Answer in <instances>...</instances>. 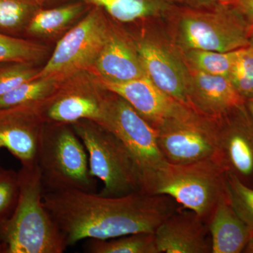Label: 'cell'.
I'll return each mask as SVG.
<instances>
[{
	"instance_id": "obj_34",
	"label": "cell",
	"mask_w": 253,
	"mask_h": 253,
	"mask_svg": "<svg viewBox=\"0 0 253 253\" xmlns=\"http://www.w3.org/2000/svg\"><path fill=\"white\" fill-rule=\"evenodd\" d=\"M249 46L253 49V26L251 27L249 36Z\"/></svg>"
},
{
	"instance_id": "obj_28",
	"label": "cell",
	"mask_w": 253,
	"mask_h": 253,
	"mask_svg": "<svg viewBox=\"0 0 253 253\" xmlns=\"http://www.w3.org/2000/svg\"><path fill=\"white\" fill-rule=\"evenodd\" d=\"M30 63H0V96H2L26 82L36 79L38 71Z\"/></svg>"
},
{
	"instance_id": "obj_27",
	"label": "cell",
	"mask_w": 253,
	"mask_h": 253,
	"mask_svg": "<svg viewBox=\"0 0 253 253\" xmlns=\"http://www.w3.org/2000/svg\"><path fill=\"white\" fill-rule=\"evenodd\" d=\"M41 0H0V28L15 30L26 22Z\"/></svg>"
},
{
	"instance_id": "obj_18",
	"label": "cell",
	"mask_w": 253,
	"mask_h": 253,
	"mask_svg": "<svg viewBox=\"0 0 253 253\" xmlns=\"http://www.w3.org/2000/svg\"><path fill=\"white\" fill-rule=\"evenodd\" d=\"M103 96L86 92H70L46 100L38 105L45 123L73 124L81 120L97 121L101 114Z\"/></svg>"
},
{
	"instance_id": "obj_25",
	"label": "cell",
	"mask_w": 253,
	"mask_h": 253,
	"mask_svg": "<svg viewBox=\"0 0 253 253\" xmlns=\"http://www.w3.org/2000/svg\"><path fill=\"white\" fill-rule=\"evenodd\" d=\"M43 53L44 49L36 43L0 33V63H31Z\"/></svg>"
},
{
	"instance_id": "obj_1",
	"label": "cell",
	"mask_w": 253,
	"mask_h": 253,
	"mask_svg": "<svg viewBox=\"0 0 253 253\" xmlns=\"http://www.w3.org/2000/svg\"><path fill=\"white\" fill-rule=\"evenodd\" d=\"M42 199L67 247L84 239L155 233L179 207L169 196L141 191L121 196L82 191H44Z\"/></svg>"
},
{
	"instance_id": "obj_33",
	"label": "cell",
	"mask_w": 253,
	"mask_h": 253,
	"mask_svg": "<svg viewBox=\"0 0 253 253\" xmlns=\"http://www.w3.org/2000/svg\"><path fill=\"white\" fill-rule=\"evenodd\" d=\"M246 107L249 110L250 113L253 118V99L248 100L246 101Z\"/></svg>"
},
{
	"instance_id": "obj_24",
	"label": "cell",
	"mask_w": 253,
	"mask_h": 253,
	"mask_svg": "<svg viewBox=\"0 0 253 253\" xmlns=\"http://www.w3.org/2000/svg\"><path fill=\"white\" fill-rule=\"evenodd\" d=\"M225 191L236 214L253 232V188L249 187L231 173L226 172Z\"/></svg>"
},
{
	"instance_id": "obj_5",
	"label": "cell",
	"mask_w": 253,
	"mask_h": 253,
	"mask_svg": "<svg viewBox=\"0 0 253 253\" xmlns=\"http://www.w3.org/2000/svg\"><path fill=\"white\" fill-rule=\"evenodd\" d=\"M226 171L214 158L186 164L166 162L144 193L169 196L181 207L208 221L225 193Z\"/></svg>"
},
{
	"instance_id": "obj_17",
	"label": "cell",
	"mask_w": 253,
	"mask_h": 253,
	"mask_svg": "<svg viewBox=\"0 0 253 253\" xmlns=\"http://www.w3.org/2000/svg\"><path fill=\"white\" fill-rule=\"evenodd\" d=\"M211 238V253H244L251 231L236 214L226 191L218 201L208 219Z\"/></svg>"
},
{
	"instance_id": "obj_21",
	"label": "cell",
	"mask_w": 253,
	"mask_h": 253,
	"mask_svg": "<svg viewBox=\"0 0 253 253\" xmlns=\"http://www.w3.org/2000/svg\"><path fill=\"white\" fill-rule=\"evenodd\" d=\"M241 49L226 52L192 49L181 53L188 67L213 76L229 77Z\"/></svg>"
},
{
	"instance_id": "obj_30",
	"label": "cell",
	"mask_w": 253,
	"mask_h": 253,
	"mask_svg": "<svg viewBox=\"0 0 253 253\" xmlns=\"http://www.w3.org/2000/svg\"><path fill=\"white\" fill-rule=\"evenodd\" d=\"M176 6L189 9H210L221 4H231L235 0H174Z\"/></svg>"
},
{
	"instance_id": "obj_9",
	"label": "cell",
	"mask_w": 253,
	"mask_h": 253,
	"mask_svg": "<svg viewBox=\"0 0 253 253\" xmlns=\"http://www.w3.org/2000/svg\"><path fill=\"white\" fill-rule=\"evenodd\" d=\"M93 7L77 26L60 40L36 79L56 81L94 64L111 30L101 12L102 9Z\"/></svg>"
},
{
	"instance_id": "obj_29",
	"label": "cell",
	"mask_w": 253,
	"mask_h": 253,
	"mask_svg": "<svg viewBox=\"0 0 253 253\" xmlns=\"http://www.w3.org/2000/svg\"><path fill=\"white\" fill-rule=\"evenodd\" d=\"M18 194V174L12 171L0 170V225L14 212Z\"/></svg>"
},
{
	"instance_id": "obj_22",
	"label": "cell",
	"mask_w": 253,
	"mask_h": 253,
	"mask_svg": "<svg viewBox=\"0 0 253 253\" xmlns=\"http://www.w3.org/2000/svg\"><path fill=\"white\" fill-rule=\"evenodd\" d=\"M84 3H73L54 9L41 10L30 21L28 31L33 34H51L66 26L83 11Z\"/></svg>"
},
{
	"instance_id": "obj_26",
	"label": "cell",
	"mask_w": 253,
	"mask_h": 253,
	"mask_svg": "<svg viewBox=\"0 0 253 253\" xmlns=\"http://www.w3.org/2000/svg\"><path fill=\"white\" fill-rule=\"evenodd\" d=\"M233 86L245 100L253 99V49L240 50L239 56L229 76Z\"/></svg>"
},
{
	"instance_id": "obj_12",
	"label": "cell",
	"mask_w": 253,
	"mask_h": 253,
	"mask_svg": "<svg viewBox=\"0 0 253 253\" xmlns=\"http://www.w3.org/2000/svg\"><path fill=\"white\" fill-rule=\"evenodd\" d=\"M44 123L38 105L0 108V144L23 167L36 165Z\"/></svg>"
},
{
	"instance_id": "obj_23",
	"label": "cell",
	"mask_w": 253,
	"mask_h": 253,
	"mask_svg": "<svg viewBox=\"0 0 253 253\" xmlns=\"http://www.w3.org/2000/svg\"><path fill=\"white\" fill-rule=\"evenodd\" d=\"M55 82L51 79H35L0 96V108L22 105H38L51 97Z\"/></svg>"
},
{
	"instance_id": "obj_2",
	"label": "cell",
	"mask_w": 253,
	"mask_h": 253,
	"mask_svg": "<svg viewBox=\"0 0 253 253\" xmlns=\"http://www.w3.org/2000/svg\"><path fill=\"white\" fill-rule=\"evenodd\" d=\"M18 174L17 204L0 225V251L6 253H62L64 238L43 204L44 187L38 165Z\"/></svg>"
},
{
	"instance_id": "obj_11",
	"label": "cell",
	"mask_w": 253,
	"mask_h": 253,
	"mask_svg": "<svg viewBox=\"0 0 253 253\" xmlns=\"http://www.w3.org/2000/svg\"><path fill=\"white\" fill-rule=\"evenodd\" d=\"M146 76L168 96L189 106V68L171 41L146 38L134 42Z\"/></svg>"
},
{
	"instance_id": "obj_8",
	"label": "cell",
	"mask_w": 253,
	"mask_h": 253,
	"mask_svg": "<svg viewBox=\"0 0 253 253\" xmlns=\"http://www.w3.org/2000/svg\"><path fill=\"white\" fill-rule=\"evenodd\" d=\"M158 147L168 162L186 164L215 158L218 146L217 120L189 109L155 128Z\"/></svg>"
},
{
	"instance_id": "obj_13",
	"label": "cell",
	"mask_w": 253,
	"mask_h": 253,
	"mask_svg": "<svg viewBox=\"0 0 253 253\" xmlns=\"http://www.w3.org/2000/svg\"><path fill=\"white\" fill-rule=\"evenodd\" d=\"M158 253H211L208 221L179 206L154 233Z\"/></svg>"
},
{
	"instance_id": "obj_20",
	"label": "cell",
	"mask_w": 253,
	"mask_h": 253,
	"mask_svg": "<svg viewBox=\"0 0 253 253\" xmlns=\"http://www.w3.org/2000/svg\"><path fill=\"white\" fill-rule=\"evenodd\" d=\"M90 253H158L154 233H136L108 240L89 239Z\"/></svg>"
},
{
	"instance_id": "obj_31",
	"label": "cell",
	"mask_w": 253,
	"mask_h": 253,
	"mask_svg": "<svg viewBox=\"0 0 253 253\" xmlns=\"http://www.w3.org/2000/svg\"><path fill=\"white\" fill-rule=\"evenodd\" d=\"M232 5L244 19L251 26H253V0H235Z\"/></svg>"
},
{
	"instance_id": "obj_16",
	"label": "cell",
	"mask_w": 253,
	"mask_h": 253,
	"mask_svg": "<svg viewBox=\"0 0 253 253\" xmlns=\"http://www.w3.org/2000/svg\"><path fill=\"white\" fill-rule=\"evenodd\" d=\"M94 65L103 83H126L146 76L134 43L112 31Z\"/></svg>"
},
{
	"instance_id": "obj_4",
	"label": "cell",
	"mask_w": 253,
	"mask_h": 253,
	"mask_svg": "<svg viewBox=\"0 0 253 253\" xmlns=\"http://www.w3.org/2000/svg\"><path fill=\"white\" fill-rule=\"evenodd\" d=\"M37 165L44 191H96L87 152L71 124L44 123Z\"/></svg>"
},
{
	"instance_id": "obj_3",
	"label": "cell",
	"mask_w": 253,
	"mask_h": 253,
	"mask_svg": "<svg viewBox=\"0 0 253 253\" xmlns=\"http://www.w3.org/2000/svg\"><path fill=\"white\" fill-rule=\"evenodd\" d=\"M167 18L170 41L180 52L236 51L249 46L251 27L231 4L194 9L176 6Z\"/></svg>"
},
{
	"instance_id": "obj_7",
	"label": "cell",
	"mask_w": 253,
	"mask_h": 253,
	"mask_svg": "<svg viewBox=\"0 0 253 253\" xmlns=\"http://www.w3.org/2000/svg\"><path fill=\"white\" fill-rule=\"evenodd\" d=\"M114 133L130 154L144 192L155 174L167 161L158 147L157 132L130 104L110 92L103 96L97 121Z\"/></svg>"
},
{
	"instance_id": "obj_10",
	"label": "cell",
	"mask_w": 253,
	"mask_h": 253,
	"mask_svg": "<svg viewBox=\"0 0 253 253\" xmlns=\"http://www.w3.org/2000/svg\"><path fill=\"white\" fill-rule=\"evenodd\" d=\"M214 159L226 171L253 188V118L246 103L218 118Z\"/></svg>"
},
{
	"instance_id": "obj_6",
	"label": "cell",
	"mask_w": 253,
	"mask_h": 253,
	"mask_svg": "<svg viewBox=\"0 0 253 253\" xmlns=\"http://www.w3.org/2000/svg\"><path fill=\"white\" fill-rule=\"evenodd\" d=\"M71 125L85 147L91 174L102 181L100 195L121 196L141 191L134 161L114 133L91 120Z\"/></svg>"
},
{
	"instance_id": "obj_14",
	"label": "cell",
	"mask_w": 253,
	"mask_h": 253,
	"mask_svg": "<svg viewBox=\"0 0 253 253\" xmlns=\"http://www.w3.org/2000/svg\"><path fill=\"white\" fill-rule=\"evenodd\" d=\"M101 85L126 100L154 128L191 109L168 96L147 76L126 83L101 82Z\"/></svg>"
},
{
	"instance_id": "obj_15",
	"label": "cell",
	"mask_w": 253,
	"mask_h": 253,
	"mask_svg": "<svg viewBox=\"0 0 253 253\" xmlns=\"http://www.w3.org/2000/svg\"><path fill=\"white\" fill-rule=\"evenodd\" d=\"M189 68V107L206 117L218 119L246 101L229 77L213 76Z\"/></svg>"
},
{
	"instance_id": "obj_19",
	"label": "cell",
	"mask_w": 253,
	"mask_h": 253,
	"mask_svg": "<svg viewBox=\"0 0 253 253\" xmlns=\"http://www.w3.org/2000/svg\"><path fill=\"white\" fill-rule=\"evenodd\" d=\"M97 6L120 22L167 18L176 6L174 0H80Z\"/></svg>"
},
{
	"instance_id": "obj_35",
	"label": "cell",
	"mask_w": 253,
	"mask_h": 253,
	"mask_svg": "<svg viewBox=\"0 0 253 253\" xmlns=\"http://www.w3.org/2000/svg\"><path fill=\"white\" fill-rule=\"evenodd\" d=\"M2 147H3L2 145L0 144V149H1V148H2Z\"/></svg>"
},
{
	"instance_id": "obj_32",
	"label": "cell",
	"mask_w": 253,
	"mask_h": 253,
	"mask_svg": "<svg viewBox=\"0 0 253 253\" xmlns=\"http://www.w3.org/2000/svg\"><path fill=\"white\" fill-rule=\"evenodd\" d=\"M244 253H253V232L251 233V236H250L249 241H248Z\"/></svg>"
}]
</instances>
